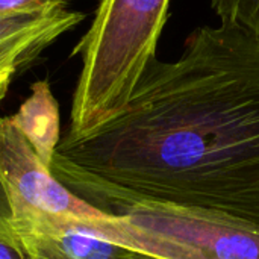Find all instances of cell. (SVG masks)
Masks as SVG:
<instances>
[{"mask_svg": "<svg viewBox=\"0 0 259 259\" xmlns=\"http://www.w3.org/2000/svg\"><path fill=\"white\" fill-rule=\"evenodd\" d=\"M12 120L30 143L39 159L50 167L61 141L59 105L50 83L38 80L30 87V96L20 105Z\"/></svg>", "mask_w": 259, "mask_h": 259, "instance_id": "obj_6", "label": "cell"}, {"mask_svg": "<svg viewBox=\"0 0 259 259\" xmlns=\"http://www.w3.org/2000/svg\"><path fill=\"white\" fill-rule=\"evenodd\" d=\"M105 215L68 219L109 243L156 259H259V225L231 214L64 184Z\"/></svg>", "mask_w": 259, "mask_h": 259, "instance_id": "obj_2", "label": "cell"}, {"mask_svg": "<svg viewBox=\"0 0 259 259\" xmlns=\"http://www.w3.org/2000/svg\"><path fill=\"white\" fill-rule=\"evenodd\" d=\"M9 85H11V82H3V83H0V102H2V100H3V97L6 96Z\"/></svg>", "mask_w": 259, "mask_h": 259, "instance_id": "obj_11", "label": "cell"}, {"mask_svg": "<svg viewBox=\"0 0 259 259\" xmlns=\"http://www.w3.org/2000/svg\"><path fill=\"white\" fill-rule=\"evenodd\" d=\"M0 259H29V256L21 243L0 237Z\"/></svg>", "mask_w": 259, "mask_h": 259, "instance_id": "obj_10", "label": "cell"}, {"mask_svg": "<svg viewBox=\"0 0 259 259\" xmlns=\"http://www.w3.org/2000/svg\"><path fill=\"white\" fill-rule=\"evenodd\" d=\"M171 62L153 58L123 112L61 138L64 185L212 209L259 225V39L220 23L190 33Z\"/></svg>", "mask_w": 259, "mask_h": 259, "instance_id": "obj_1", "label": "cell"}, {"mask_svg": "<svg viewBox=\"0 0 259 259\" xmlns=\"http://www.w3.org/2000/svg\"><path fill=\"white\" fill-rule=\"evenodd\" d=\"M220 23L250 30L259 39V0H209Z\"/></svg>", "mask_w": 259, "mask_h": 259, "instance_id": "obj_7", "label": "cell"}, {"mask_svg": "<svg viewBox=\"0 0 259 259\" xmlns=\"http://www.w3.org/2000/svg\"><path fill=\"white\" fill-rule=\"evenodd\" d=\"M29 259H156L102 240L65 217H39L18 232Z\"/></svg>", "mask_w": 259, "mask_h": 259, "instance_id": "obj_5", "label": "cell"}, {"mask_svg": "<svg viewBox=\"0 0 259 259\" xmlns=\"http://www.w3.org/2000/svg\"><path fill=\"white\" fill-rule=\"evenodd\" d=\"M0 182L14 211L17 234L39 217L85 220L105 215L53 176L12 115L0 118Z\"/></svg>", "mask_w": 259, "mask_h": 259, "instance_id": "obj_4", "label": "cell"}, {"mask_svg": "<svg viewBox=\"0 0 259 259\" xmlns=\"http://www.w3.org/2000/svg\"><path fill=\"white\" fill-rule=\"evenodd\" d=\"M170 0H102L71 52L82 70L64 138L80 140L117 118L129 103L167 21Z\"/></svg>", "mask_w": 259, "mask_h": 259, "instance_id": "obj_3", "label": "cell"}, {"mask_svg": "<svg viewBox=\"0 0 259 259\" xmlns=\"http://www.w3.org/2000/svg\"><path fill=\"white\" fill-rule=\"evenodd\" d=\"M73 0H0V18L68 9Z\"/></svg>", "mask_w": 259, "mask_h": 259, "instance_id": "obj_8", "label": "cell"}, {"mask_svg": "<svg viewBox=\"0 0 259 259\" xmlns=\"http://www.w3.org/2000/svg\"><path fill=\"white\" fill-rule=\"evenodd\" d=\"M61 11V9H58ZM58 11L46 12V14H35V15H18V17H9V18H0V42L14 38L23 32L32 30L35 27L42 26L49 20L55 17Z\"/></svg>", "mask_w": 259, "mask_h": 259, "instance_id": "obj_9", "label": "cell"}]
</instances>
